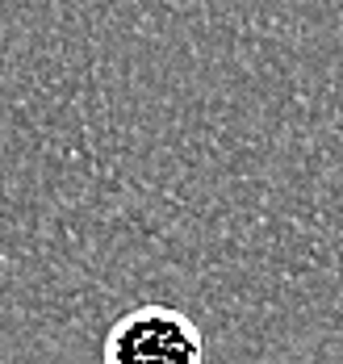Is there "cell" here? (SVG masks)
<instances>
[{
  "label": "cell",
  "mask_w": 343,
  "mask_h": 364,
  "mask_svg": "<svg viewBox=\"0 0 343 364\" xmlns=\"http://www.w3.org/2000/svg\"><path fill=\"white\" fill-rule=\"evenodd\" d=\"M105 364H205V335L172 306H134L105 331Z\"/></svg>",
  "instance_id": "1"
}]
</instances>
